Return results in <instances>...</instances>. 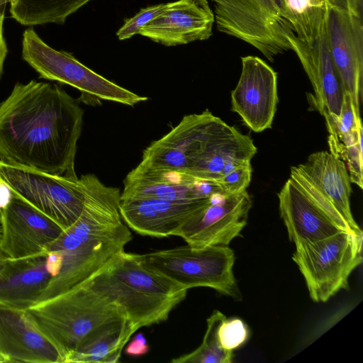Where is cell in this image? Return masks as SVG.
I'll return each instance as SVG.
<instances>
[{
    "instance_id": "8fae6325",
    "label": "cell",
    "mask_w": 363,
    "mask_h": 363,
    "mask_svg": "<svg viewBox=\"0 0 363 363\" xmlns=\"http://www.w3.org/2000/svg\"><path fill=\"white\" fill-rule=\"evenodd\" d=\"M289 177L326 212L354 233L363 234L352 213V183L343 161L328 151L315 152L305 162L291 167Z\"/></svg>"
},
{
    "instance_id": "484cf974",
    "label": "cell",
    "mask_w": 363,
    "mask_h": 363,
    "mask_svg": "<svg viewBox=\"0 0 363 363\" xmlns=\"http://www.w3.org/2000/svg\"><path fill=\"white\" fill-rule=\"evenodd\" d=\"M220 311L216 310L208 318L207 327L203 341L198 348L171 360L172 363H231L233 351L223 349L218 338V328L225 318Z\"/></svg>"
},
{
    "instance_id": "9c48e42d",
    "label": "cell",
    "mask_w": 363,
    "mask_h": 363,
    "mask_svg": "<svg viewBox=\"0 0 363 363\" xmlns=\"http://www.w3.org/2000/svg\"><path fill=\"white\" fill-rule=\"evenodd\" d=\"M0 182L14 195L65 230L77 220L82 211L89 174L70 179L0 161Z\"/></svg>"
},
{
    "instance_id": "4316f807",
    "label": "cell",
    "mask_w": 363,
    "mask_h": 363,
    "mask_svg": "<svg viewBox=\"0 0 363 363\" xmlns=\"http://www.w3.org/2000/svg\"><path fill=\"white\" fill-rule=\"evenodd\" d=\"M330 152L335 157L344 162L351 183L363 188V149L362 140L350 145H344L330 138H328Z\"/></svg>"
},
{
    "instance_id": "83f0119b",
    "label": "cell",
    "mask_w": 363,
    "mask_h": 363,
    "mask_svg": "<svg viewBox=\"0 0 363 363\" xmlns=\"http://www.w3.org/2000/svg\"><path fill=\"white\" fill-rule=\"evenodd\" d=\"M172 4L173 2H169L142 9L133 17L125 20L124 24L116 33L118 38L123 40L139 34L141 28L171 7Z\"/></svg>"
},
{
    "instance_id": "ac0fdd59",
    "label": "cell",
    "mask_w": 363,
    "mask_h": 363,
    "mask_svg": "<svg viewBox=\"0 0 363 363\" xmlns=\"http://www.w3.org/2000/svg\"><path fill=\"white\" fill-rule=\"evenodd\" d=\"M277 196L280 216L289 240L296 246L326 238L342 230L352 232L307 196L290 177Z\"/></svg>"
},
{
    "instance_id": "277c9868",
    "label": "cell",
    "mask_w": 363,
    "mask_h": 363,
    "mask_svg": "<svg viewBox=\"0 0 363 363\" xmlns=\"http://www.w3.org/2000/svg\"><path fill=\"white\" fill-rule=\"evenodd\" d=\"M27 310L40 329L59 348L65 361L96 329L128 318L121 306L85 283L38 302Z\"/></svg>"
},
{
    "instance_id": "8d00e7d4",
    "label": "cell",
    "mask_w": 363,
    "mask_h": 363,
    "mask_svg": "<svg viewBox=\"0 0 363 363\" xmlns=\"http://www.w3.org/2000/svg\"><path fill=\"white\" fill-rule=\"evenodd\" d=\"M0 363H2L1 360L0 359Z\"/></svg>"
},
{
    "instance_id": "9a60e30c",
    "label": "cell",
    "mask_w": 363,
    "mask_h": 363,
    "mask_svg": "<svg viewBox=\"0 0 363 363\" xmlns=\"http://www.w3.org/2000/svg\"><path fill=\"white\" fill-rule=\"evenodd\" d=\"M242 71L231 91V109L252 131L271 128L279 102L277 73L263 60L242 57Z\"/></svg>"
},
{
    "instance_id": "e0dca14e",
    "label": "cell",
    "mask_w": 363,
    "mask_h": 363,
    "mask_svg": "<svg viewBox=\"0 0 363 363\" xmlns=\"http://www.w3.org/2000/svg\"><path fill=\"white\" fill-rule=\"evenodd\" d=\"M288 40L312 84L313 94L308 97L312 109L318 111L322 116L326 113L338 116L342 91L330 54L327 18L315 37L301 40L293 35L288 38Z\"/></svg>"
},
{
    "instance_id": "e575fe53",
    "label": "cell",
    "mask_w": 363,
    "mask_h": 363,
    "mask_svg": "<svg viewBox=\"0 0 363 363\" xmlns=\"http://www.w3.org/2000/svg\"><path fill=\"white\" fill-rule=\"evenodd\" d=\"M10 0H0V10H4L6 4L9 2Z\"/></svg>"
},
{
    "instance_id": "6da1fadb",
    "label": "cell",
    "mask_w": 363,
    "mask_h": 363,
    "mask_svg": "<svg viewBox=\"0 0 363 363\" xmlns=\"http://www.w3.org/2000/svg\"><path fill=\"white\" fill-rule=\"evenodd\" d=\"M84 111L61 86L16 83L0 102V161L77 179L74 162Z\"/></svg>"
},
{
    "instance_id": "f546056e",
    "label": "cell",
    "mask_w": 363,
    "mask_h": 363,
    "mask_svg": "<svg viewBox=\"0 0 363 363\" xmlns=\"http://www.w3.org/2000/svg\"><path fill=\"white\" fill-rule=\"evenodd\" d=\"M150 347L142 333H138L128 343L125 348V353L131 356H140L148 352Z\"/></svg>"
},
{
    "instance_id": "836d02e7",
    "label": "cell",
    "mask_w": 363,
    "mask_h": 363,
    "mask_svg": "<svg viewBox=\"0 0 363 363\" xmlns=\"http://www.w3.org/2000/svg\"><path fill=\"white\" fill-rule=\"evenodd\" d=\"M7 256L5 254L1 244V225H0V267L4 264V263L7 259Z\"/></svg>"
},
{
    "instance_id": "f1b7e54d",
    "label": "cell",
    "mask_w": 363,
    "mask_h": 363,
    "mask_svg": "<svg viewBox=\"0 0 363 363\" xmlns=\"http://www.w3.org/2000/svg\"><path fill=\"white\" fill-rule=\"evenodd\" d=\"M218 338L221 347L229 351L242 345L248 337V329L240 318H227L220 322L218 331Z\"/></svg>"
},
{
    "instance_id": "4fadbf2b",
    "label": "cell",
    "mask_w": 363,
    "mask_h": 363,
    "mask_svg": "<svg viewBox=\"0 0 363 363\" xmlns=\"http://www.w3.org/2000/svg\"><path fill=\"white\" fill-rule=\"evenodd\" d=\"M1 244L8 258L46 255L64 229L55 220L12 193L0 209Z\"/></svg>"
},
{
    "instance_id": "d590c367",
    "label": "cell",
    "mask_w": 363,
    "mask_h": 363,
    "mask_svg": "<svg viewBox=\"0 0 363 363\" xmlns=\"http://www.w3.org/2000/svg\"><path fill=\"white\" fill-rule=\"evenodd\" d=\"M329 4H337L342 0H327Z\"/></svg>"
},
{
    "instance_id": "7402d4cb",
    "label": "cell",
    "mask_w": 363,
    "mask_h": 363,
    "mask_svg": "<svg viewBox=\"0 0 363 363\" xmlns=\"http://www.w3.org/2000/svg\"><path fill=\"white\" fill-rule=\"evenodd\" d=\"M51 278L45 255L7 258L0 267V303L27 310L38 303Z\"/></svg>"
},
{
    "instance_id": "8992f818",
    "label": "cell",
    "mask_w": 363,
    "mask_h": 363,
    "mask_svg": "<svg viewBox=\"0 0 363 363\" xmlns=\"http://www.w3.org/2000/svg\"><path fill=\"white\" fill-rule=\"evenodd\" d=\"M22 57L40 78L78 89L79 100L84 103L100 104L104 100L133 106L147 100L94 72L72 54L52 48L32 28L23 34Z\"/></svg>"
},
{
    "instance_id": "cb8c5ba5",
    "label": "cell",
    "mask_w": 363,
    "mask_h": 363,
    "mask_svg": "<svg viewBox=\"0 0 363 363\" xmlns=\"http://www.w3.org/2000/svg\"><path fill=\"white\" fill-rule=\"evenodd\" d=\"M91 0H10L11 17L23 26L64 23Z\"/></svg>"
},
{
    "instance_id": "d6986e66",
    "label": "cell",
    "mask_w": 363,
    "mask_h": 363,
    "mask_svg": "<svg viewBox=\"0 0 363 363\" xmlns=\"http://www.w3.org/2000/svg\"><path fill=\"white\" fill-rule=\"evenodd\" d=\"M220 191H226L216 182L179 172L152 170L138 164L125 177L121 199L196 200Z\"/></svg>"
},
{
    "instance_id": "2e32d148",
    "label": "cell",
    "mask_w": 363,
    "mask_h": 363,
    "mask_svg": "<svg viewBox=\"0 0 363 363\" xmlns=\"http://www.w3.org/2000/svg\"><path fill=\"white\" fill-rule=\"evenodd\" d=\"M0 359L4 362L65 363L56 345L28 310L0 303Z\"/></svg>"
},
{
    "instance_id": "52a82bcc",
    "label": "cell",
    "mask_w": 363,
    "mask_h": 363,
    "mask_svg": "<svg viewBox=\"0 0 363 363\" xmlns=\"http://www.w3.org/2000/svg\"><path fill=\"white\" fill-rule=\"evenodd\" d=\"M137 256L147 267L187 289L206 286L241 299L233 269L234 252L228 245L194 248L186 245Z\"/></svg>"
},
{
    "instance_id": "7a4b0ae2",
    "label": "cell",
    "mask_w": 363,
    "mask_h": 363,
    "mask_svg": "<svg viewBox=\"0 0 363 363\" xmlns=\"http://www.w3.org/2000/svg\"><path fill=\"white\" fill-rule=\"evenodd\" d=\"M121 191L89 174L84 207L77 220L50 245L63 256L62 268L52 277L39 301L81 284L124 251L133 237L119 211Z\"/></svg>"
},
{
    "instance_id": "44dd1931",
    "label": "cell",
    "mask_w": 363,
    "mask_h": 363,
    "mask_svg": "<svg viewBox=\"0 0 363 363\" xmlns=\"http://www.w3.org/2000/svg\"><path fill=\"white\" fill-rule=\"evenodd\" d=\"M214 22L207 0H178L139 34L165 46H176L208 39Z\"/></svg>"
},
{
    "instance_id": "ba28073f",
    "label": "cell",
    "mask_w": 363,
    "mask_h": 363,
    "mask_svg": "<svg viewBox=\"0 0 363 363\" xmlns=\"http://www.w3.org/2000/svg\"><path fill=\"white\" fill-rule=\"evenodd\" d=\"M363 234L342 230L326 238L296 246L292 256L311 298L326 302L348 288L350 275L362 262Z\"/></svg>"
},
{
    "instance_id": "ffe728a7",
    "label": "cell",
    "mask_w": 363,
    "mask_h": 363,
    "mask_svg": "<svg viewBox=\"0 0 363 363\" xmlns=\"http://www.w3.org/2000/svg\"><path fill=\"white\" fill-rule=\"evenodd\" d=\"M210 197L182 201L121 199L119 211L124 223L140 235L156 238L175 236Z\"/></svg>"
},
{
    "instance_id": "1f68e13d",
    "label": "cell",
    "mask_w": 363,
    "mask_h": 363,
    "mask_svg": "<svg viewBox=\"0 0 363 363\" xmlns=\"http://www.w3.org/2000/svg\"><path fill=\"white\" fill-rule=\"evenodd\" d=\"M4 19V10H0V77L3 70V65L7 54V47L3 35V23Z\"/></svg>"
},
{
    "instance_id": "d4e9b609",
    "label": "cell",
    "mask_w": 363,
    "mask_h": 363,
    "mask_svg": "<svg viewBox=\"0 0 363 363\" xmlns=\"http://www.w3.org/2000/svg\"><path fill=\"white\" fill-rule=\"evenodd\" d=\"M292 18L294 35L301 40L316 36L327 18V0H285Z\"/></svg>"
},
{
    "instance_id": "30bf717a",
    "label": "cell",
    "mask_w": 363,
    "mask_h": 363,
    "mask_svg": "<svg viewBox=\"0 0 363 363\" xmlns=\"http://www.w3.org/2000/svg\"><path fill=\"white\" fill-rule=\"evenodd\" d=\"M327 32L342 91L350 93L355 111L360 116L363 84L362 0L328 4Z\"/></svg>"
},
{
    "instance_id": "d6a6232c",
    "label": "cell",
    "mask_w": 363,
    "mask_h": 363,
    "mask_svg": "<svg viewBox=\"0 0 363 363\" xmlns=\"http://www.w3.org/2000/svg\"><path fill=\"white\" fill-rule=\"evenodd\" d=\"M12 192L4 183L0 182V209L5 208L11 201Z\"/></svg>"
},
{
    "instance_id": "603a6c76",
    "label": "cell",
    "mask_w": 363,
    "mask_h": 363,
    "mask_svg": "<svg viewBox=\"0 0 363 363\" xmlns=\"http://www.w3.org/2000/svg\"><path fill=\"white\" fill-rule=\"evenodd\" d=\"M135 331L128 318L104 324L86 336L65 363L118 362L123 347Z\"/></svg>"
},
{
    "instance_id": "5bb4252c",
    "label": "cell",
    "mask_w": 363,
    "mask_h": 363,
    "mask_svg": "<svg viewBox=\"0 0 363 363\" xmlns=\"http://www.w3.org/2000/svg\"><path fill=\"white\" fill-rule=\"evenodd\" d=\"M216 118L208 110L184 116L169 133L144 150L139 165L152 170L188 172Z\"/></svg>"
},
{
    "instance_id": "7c38bea8",
    "label": "cell",
    "mask_w": 363,
    "mask_h": 363,
    "mask_svg": "<svg viewBox=\"0 0 363 363\" xmlns=\"http://www.w3.org/2000/svg\"><path fill=\"white\" fill-rule=\"evenodd\" d=\"M252 199L246 190L213 194L176 233L194 248L228 245L247 224Z\"/></svg>"
},
{
    "instance_id": "3957f363",
    "label": "cell",
    "mask_w": 363,
    "mask_h": 363,
    "mask_svg": "<svg viewBox=\"0 0 363 363\" xmlns=\"http://www.w3.org/2000/svg\"><path fill=\"white\" fill-rule=\"evenodd\" d=\"M84 283L121 306L135 330L166 320L188 291L125 251Z\"/></svg>"
},
{
    "instance_id": "4dcf8cb0",
    "label": "cell",
    "mask_w": 363,
    "mask_h": 363,
    "mask_svg": "<svg viewBox=\"0 0 363 363\" xmlns=\"http://www.w3.org/2000/svg\"><path fill=\"white\" fill-rule=\"evenodd\" d=\"M63 262V256L57 250H50L45 255L46 268L52 277L60 272Z\"/></svg>"
},
{
    "instance_id": "5b68a950",
    "label": "cell",
    "mask_w": 363,
    "mask_h": 363,
    "mask_svg": "<svg viewBox=\"0 0 363 363\" xmlns=\"http://www.w3.org/2000/svg\"><path fill=\"white\" fill-rule=\"evenodd\" d=\"M218 30L257 48L269 61L291 50L294 35L285 0H211Z\"/></svg>"
}]
</instances>
